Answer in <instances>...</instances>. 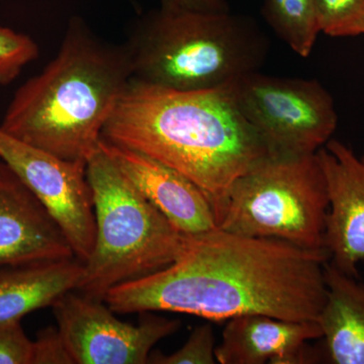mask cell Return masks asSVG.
Masks as SVG:
<instances>
[{
    "mask_svg": "<svg viewBox=\"0 0 364 364\" xmlns=\"http://www.w3.org/2000/svg\"><path fill=\"white\" fill-rule=\"evenodd\" d=\"M328 260L326 250L217 228L188 236L172 264L112 287L104 301L119 314L160 311L217 322L258 314L318 322Z\"/></svg>",
    "mask_w": 364,
    "mask_h": 364,
    "instance_id": "6da1fadb",
    "label": "cell"
},
{
    "mask_svg": "<svg viewBox=\"0 0 364 364\" xmlns=\"http://www.w3.org/2000/svg\"><path fill=\"white\" fill-rule=\"evenodd\" d=\"M102 139L188 177L210 200L218 224L234 182L269 155L227 85L181 91L131 79Z\"/></svg>",
    "mask_w": 364,
    "mask_h": 364,
    "instance_id": "7a4b0ae2",
    "label": "cell"
},
{
    "mask_svg": "<svg viewBox=\"0 0 364 364\" xmlns=\"http://www.w3.org/2000/svg\"><path fill=\"white\" fill-rule=\"evenodd\" d=\"M131 79L124 46L105 43L81 18H71L58 54L18 88L0 130L87 164Z\"/></svg>",
    "mask_w": 364,
    "mask_h": 364,
    "instance_id": "3957f363",
    "label": "cell"
},
{
    "mask_svg": "<svg viewBox=\"0 0 364 364\" xmlns=\"http://www.w3.org/2000/svg\"><path fill=\"white\" fill-rule=\"evenodd\" d=\"M124 46L132 79L181 91L219 87L259 71L270 49L248 16L162 7L139 18Z\"/></svg>",
    "mask_w": 364,
    "mask_h": 364,
    "instance_id": "277c9868",
    "label": "cell"
},
{
    "mask_svg": "<svg viewBox=\"0 0 364 364\" xmlns=\"http://www.w3.org/2000/svg\"><path fill=\"white\" fill-rule=\"evenodd\" d=\"M95 205V240L76 291L104 301L112 287L169 267L188 236L181 233L98 147L86 164Z\"/></svg>",
    "mask_w": 364,
    "mask_h": 364,
    "instance_id": "5b68a950",
    "label": "cell"
},
{
    "mask_svg": "<svg viewBox=\"0 0 364 364\" xmlns=\"http://www.w3.org/2000/svg\"><path fill=\"white\" fill-rule=\"evenodd\" d=\"M328 208L327 184L317 153L268 155L234 182L218 227L230 233L326 250Z\"/></svg>",
    "mask_w": 364,
    "mask_h": 364,
    "instance_id": "8992f818",
    "label": "cell"
},
{
    "mask_svg": "<svg viewBox=\"0 0 364 364\" xmlns=\"http://www.w3.org/2000/svg\"><path fill=\"white\" fill-rule=\"evenodd\" d=\"M227 86L237 109L272 156L316 154L336 131L334 100L316 79L277 77L255 71Z\"/></svg>",
    "mask_w": 364,
    "mask_h": 364,
    "instance_id": "52a82bcc",
    "label": "cell"
},
{
    "mask_svg": "<svg viewBox=\"0 0 364 364\" xmlns=\"http://www.w3.org/2000/svg\"><path fill=\"white\" fill-rule=\"evenodd\" d=\"M105 301L68 291L53 312L74 364H144L160 340L176 333L179 321L150 312L139 325L117 318Z\"/></svg>",
    "mask_w": 364,
    "mask_h": 364,
    "instance_id": "ba28073f",
    "label": "cell"
},
{
    "mask_svg": "<svg viewBox=\"0 0 364 364\" xmlns=\"http://www.w3.org/2000/svg\"><path fill=\"white\" fill-rule=\"evenodd\" d=\"M0 159L42 203L85 263L95 240V205L86 163L69 161L0 130Z\"/></svg>",
    "mask_w": 364,
    "mask_h": 364,
    "instance_id": "9c48e42d",
    "label": "cell"
},
{
    "mask_svg": "<svg viewBox=\"0 0 364 364\" xmlns=\"http://www.w3.org/2000/svg\"><path fill=\"white\" fill-rule=\"evenodd\" d=\"M327 184L329 208L324 247L338 269L359 279L364 260V155L331 139L317 152Z\"/></svg>",
    "mask_w": 364,
    "mask_h": 364,
    "instance_id": "30bf717a",
    "label": "cell"
},
{
    "mask_svg": "<svg viewBox=\"0 0 364 364\" xmlns=\"http://www.w3.org/2000/svg\"><path fill=\"white\" fill-rule=\"evenodd\" d=\"M76 258L42 203L0 159V267Z\"/></svg>",
    "mask_w": 364,
    "mask_h": 364,
    "instance_id": "8fae6325",
    "label": "cell"
},
{
    "mask_svg": "<svg viewBox=\"0 0 364 364\" xmlns=\"http://www.w3.org/2000/svg\"><path fill=\"white\" fill-rule=\"evenodd\" d=\"M100 148L181 233L196 236L219 228L210 200L188 177L154 158L104 139Z\"/></svg>",
    "mask_w": 364,
    "mask_h": 364,
    "instance_id": "7c38bea8",
    "label": "cell"
},
{
    "mask_svg": "<svg viewBox=\"0 0 364 364\" xmlns=\"http://www.w3.org/2000/svg\"><path fill=\"white\" fill-rule=\"evenodd\" d=\"M322 336L316 321H289L267 315L229 318L215 355L221 364L320 363L317 346Z\"/></svg>",
    "mask_w": 364,
    "mask_h": 364,
    "instance_id": "4fadbf2b",
    "label": "cell"
},
{
    "mask_svg": "<svg viewBox=\"0 0 364 364\" xmlns=\"http://www.w3.org/2000/svg\"><path fill=\"white\" fill-rule=\"evenodd\" d=\"M327 294L318 316L320 363L364 364V284L325 263Z\"/></svg>",
    "mask_w": 364,
    "mask_h": 364,
    "instance_id": "5bb4252c",
    "label": "cell"
},
{
    "mask_svg": "<svg viewBox=\"0 0 364 364\" xmlns=\"http://www.w3.org/2000/svg\"><path fill=\"white\" fill-rule=\"evenodd\" d=\"M77 258L0 267V323L52 306L82 279Z\"/></svg>",
    "mask_w": 364,
    "mask_h": 364,
    "instance_id": "9a60e30c",
    "label": "cell"
},
{
    "mask_svg": "<svg viewBox=\"0 0 364 364\" xmlns=\"http://www.w3.org/2000/svg\"><path fill=\"white\" fill-rule=\"evenodd\" d=\"M264 20L299 56H310L321 28L315 0H263Z\"/></svg>",
    "mask_w": 364,
    "mask_h": 364,
    "instance_id": "2e32d148",
    "label": "cell"
},
{
    "mask_svg": "<svg viewBox=\"0 0 364 364\" xmlns=\"http://www.w3.org/2000/svg\"><path fill=\"white\" fill-rule=\"evenodd\" d=\"M321 32L330 37H355L364 18V0H315Z\"/></svg>",
    "mask_w": 364,
    "mask_h": 364,
    "instance_id": "e0dca14e",
    "label": "cell"
},
{
    "mask_svg": "<svg viewBox=\"0 0 364 364\" xmlns=\"http://www.w3.org/2000/svg\"><path fill=\"white\" fill-rule=\"evenodd\" d=\"M38 55L35 41L0 25V85H9Z\"/></svg>",
    "mask_w": 364,
    "mask_h": 364,
    "instance_id": "ac0fdd59",
    "label": "cell"
},
{
    "mask_svg": "<svg viewBox=\"0 0 364 364\" xmlns=\"http://www.w3.org/2000/svg\"><path fill=\"white\" fill-rule=\"evenodd\" d=\"M215 334L212 325L198 326L188 341L169 355L151 352L148 363L153 364H214L215 363Z\"/></svg>",
    "mask_w": 364,
    "mask_h": 364,
    "instance_id": "d6986e66",
    "label": "cell"
},
{
    "mask_svg": "<svg viewBox=\"0 0 364 364\" xmlns=\"http://www.w3.org/2000/svg\"><path fill=\"white\" fill-rule=\"evenodd\" d=\"M33 341L21 320L0 323V364H32Z\"/></svg>",
    "mask_w": 364,
    "mask_h": 364,
    "instance_id": "ffe728a7",
    "label": "cell"
},
{
    "mask_svg": "<svg viewBox=\"0 0 364 364\" xmlns=\"http://www.w3.org/2000/svg\"><path fill=\"white\" fill-rule=\"evenodd\" d=\"M32 364H74L58 328L41 330L33 341Z\"/></svg>",
    "mask_w": 364,
    "mask_h": 364,
    "instance_id": "44dd1931",
    "label": "cell"
},
{
    "mask_svg": "<svg viewBox=\"0 0 364 364\" xmlns=\"http://www.w3.org/2000/svg\"><path fill=\"white\" fill-rule=\"evenodd\" d=\"M160 7L171 11L227 13L230 11L227 0H159Z\"/></svg>",
    "mask_w": 364,
    "mask_h": 364,
    "instance_id": "7402d4cb",
    "label": "cell"
},
{
    "mask_svg": "<svg viewBox=\"0 0 364 364\" xmlns=\"http://www.w3.org/2000/svg\"><path fill=\"white\" fill-rule=\"evenodd\" d=\"M364 35V18L358 26V36Z\"/></svg>",
    "mask_w": 364,
    "mask_h": 364,
    "instance_id": "603a6c76",
    "label": "cell"
}]
</instances>
